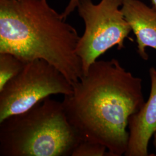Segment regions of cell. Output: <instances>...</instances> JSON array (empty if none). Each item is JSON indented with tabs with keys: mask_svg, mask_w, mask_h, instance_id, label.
<instances>
[{
	"mask_svg": "<svg viewBox=\"0 0 156 156\" xmlns=\"http://www.w3.org/2000/svg\"><path fill=\"white\" fill-rule=\"evenodd\" d=\"M72 86L62 104L82 140L105 146L110 156L124 155L129 118L145 103L142 79L112 58L95 61Z\"/></svg>",
	"mask_w": 156,
	"mask_h": 156,
	"instance_id": "obj_1",
	"label": "cell"
},
{
	"mask_svg": "<svg viewBox=\"0 0 156 156\" xmlns=\"http://www.w3.org/2000/svg\"><path fill=\"white\" fill-rule=\"evenodd\" d=\"M80 37L46 0H0V53L24 62L44 60L73 84L83 74Z\"/></svg>",
	"mask_w": 156,
	"mask_h": 156,
	"instance_id": "obj_2",
	"label": "cell"
},
{
	"mask_svg": "<svg viewBox=\"0 0 156 156\" xmlns=\"http://www.w3.org/2000/svg\"><path fill=\"white\" fill-rule=\"evenodd\" d=\"M82 140L62 102L45 98L0 122L1 156H69Z\"/></svg>",
	"mask_w": 156,
	"mask_h": 156,
	"instance_id": "obj_3",
	"label": "cell"
},
{
	"mask_svg": "<svg viewBox=\"0 0 156 156\" xmlns=\"http://www.w3.org/2000/svg\"><path fill=\"white\" fill-rule=\"evenodd\" d=\"M122 2L123 0H101L94 4L92 0H79L77 8L85 28L76 53L83 75L107 50L115 46L119 50L124 48V41L132 30L121 11Z\"/></svg>",
	"mask_w": 156,
	"mask_h": 156,
	"instance_id": "obj_4",
	"label": "cell"
},
{
	"mask_svg": "<svg viewBox=\"0 0 156 156\" xmlns=\"http://www.w3.org/2000/svg\"><path fill=\"white\" fill-rule=\"evenodd\" d=\"M73 86L56 68L41 59L25 62L0 91V122L26 112L51 95L71 94Z\"/></svg>",
	"mask_w": 156,
	"mask_h": 156,
	"instance_id": "obj_5",
	"label": "cell"
},
{
	"mask_svg": "<svg viewBox=\"0 0 156 156\" xmlns=\"http://www.w3.org/2000/svg\"><path fill=\"white\" fill-rule=\"evenodd\" d=\"M151 87L148 100L128 120L129 138L126 156H148V145L156 132V69L149 70Z\"/></svg>",
	"mask_w": 156,
	"mask_h": 156,
	"instance_id": "obj_6",
	"label": "cell"
},
{
	"mask_svg": "<svg viewBox=\"0 0 156 156\" xmlns=\"http://www.w3.org/2000/svg\"><path fill=\"white\" fill-rule=\"evenodd\" d=\"M121 11L136 39L138 53L145 61L147 48L156 50V9L140 0H123Z\"/></svg>",
	"mask_w": 156,
	"mask_h": 156,
	"instance_id": "obj_7",
	"label": "cell"
},
{
	"mask_svg": "<svg viewBox=\"0 0 156 156\" xmlns=\"http://www.w3.org/2000/svg\"><path fill=\"white\" fill-rule=\"evenodd\" d=\"M24 64V62L12 54L0 53V91L22 71Z\"/></svg>",
	"mask_w": 156,
	"mask_h": 156,
	"instance_id": "obj_8",
	"label": "cell"
},
{
	"mask_svg": "<svg viewBox=\"0 0 156 156\" xmlns=\"http://www.w3.org/2000/svg\"><path fill=\"white\" fill-rule=\"evenodd\" d=\"M110 156L105 146L88 140H82L71 156Z\"/></svg>",
	"mask_w": 156,
	"mask_h": 156,
	"instance_id": "obj_9",
	"label": "cell"
},
{
	"mask_svg": "<svg viewBox=\"0 0 156 156\" xmlns=\"http://www.w3.org/2000/svg\"><path fill=\"white\" fill-rule=\"evenodd\" d=\"M78 3L79 0H69L67 7L65 8L64 11L62 13V16L64 19L66 20L67 17L75 11V9L78 6Z\"/></svg>",
	"mask_w": 156,
	"mask_h": 156,
	"instance_id": "obj_10",
	"label": "cell"
},
{
	"mask_svg": "<svg viewBox=\"0 0 156 156\" xmlns=\"http://www.w3.org/2000/svg\"><path fill=\"white\" fill-rule=\"evenodd\" d=\"M153 136H154V140H153V145L154 146V148H155V151H156V132L153 135Z\"/></svg>",
	"mask_w": 156,
	"mask_h": 156,
	"instance_id": "obj_11",
	"label": "cell"
},
{
	"mask_svg": "<svg viewBox=\"0 0 156 156\" xmlns=\"http://www.w3.org/2000/svg\"><path fill=\"white\" fill-rule=\"evenodd\" d=\"M151 4H152V7H153L156 9V0H151Z\"/></svg>",
	"mask_w": 156,
	"mask_h": 156,
	"instance_id": "obj_12",
	"label": "cell"
}]
</instances>
